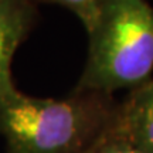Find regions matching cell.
Wrapping results in <instances>:
<instances>
[{"instance_id": "6da1fadb", "label": "cell", "mask_w": 153, "mask_h": 153, "mask_svg": "<svg viewBox=\"0 0 153 153\" xmlns=\"http://www.w3.org/2000/svg\"><path fill=\"white\" fill-rule=\"evenodd\" d=\"M116 108L101 92L54 99L17 91L0 101V133L9 153H87L108 132Z\"/></svg>"}, {"instance_id": "7a4b0ae2", "label": "cell", "mask_w": 153, "mask_h": 153, "mask_svg": "<svg viewBox=\"0 0 153 153\" xmlns=\"http://www.w3.org/2000/svg\"><path fill=\"white\" fill-rule=\"evenodd\" d=\"M88 36L87 62L74 91L112 95L150 81L153 7L148 0H101Z\"/></svg>"}, {"instance_id": "3957f363", "label": "cell", "mask_w": 153, "mask_h": 153, "mask_svg": "<svg viewBox=\"0 0 153 153\" xmlns=\"http://www.w3.org/2000/svg\"><path fill=\"white\" fill-rule=\"evenodd\" d=\"M37 19L33 0H0V101L19 91L11 76V61Z\"/></svg>"}, {"instance_id": "277c9868", "label": "cell", "mask_w": 153, "mask_h": 153, "mask_svg": "<svg viewBox=\"0 0 153 153\" xmlns=\"http://www.w3.org/2000/svg\"><path fill=\"white\" fill-rule=\"evenodd\" d=\"M111 129L145 153H153V79L131 89Z\"/></svg>"}, {"instance_id": "5b68a950", "label": "cell", "mask_w": 153, "mask_h": 153, "mask_svg": "<svg viewBox=\"0 0 153 153\" xmlns=\"http://www.w3.org/2000/svg\"><path fill=\"white\" fill-rule=\"evenodd\" d=\"M36 4L44 3V4H58L72 11L79 20L82 26L85 27L87 33L92 28L101 0H33Z\"/></svg>"}, {"instance_id": "8992f818", "label": "cell", "mask_w": 153, "mask_h": 153, "mask_svg": "<svg viewBox=\"0 0 153 153\" xmlns=\"http://www.w3.org/2000/svg\"><path fill=\"white\" fill-rule=\"evenodd\" d=\"M112 126V125H111ZM87 153H145L143 150L133 146L131 142H128L125 137L118 135L112 129L108 132L94 145Z\"/></svg>"}]
</instances>
